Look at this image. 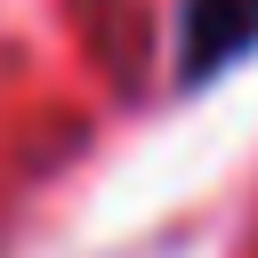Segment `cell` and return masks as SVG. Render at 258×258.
<instances>
[{
	"label": "cell",
	"instance_id": "cell-1",
	"mask_svg": "<svg viewBox=\"0 0 258 258\" xmlns=\"http://www.w3.org/2000/svg\"><path fill=\"white\" fill-rule=\"evenodd\" d=\"M258 48V0H185L177 16V81H210L218 64Z\"/></svg>",
	"mask_w": 258,
	"mask_h": 258
}]
</instances>
